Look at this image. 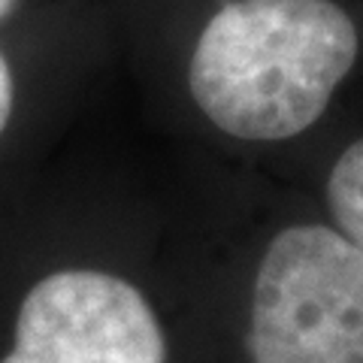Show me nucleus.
<instances>
[{
	"label": "nucleus",
	"instance_id": "f257e3e1",
	"mask_svg": "<svg viewBox=\"0 0 363 363\" xmlns=\"http://www.w3.org/2000/svg\"><path fill=\"white\" fill-rule=\"evenodd\" d=\"M360 58L342 0H224L191 43L185 88L224 140L288 149L333 124Z\"/></svg>",
	"mask_w": 363,
	"mask_h": 363
},
{
	"label": "nucleus",
	"instance_id": "f03ea898",
	"mask_svg": "<svg viewBox=\"0 0 363 363\" xmlns=\"http://www.w3.org/2000/svg\"><path fill=\"white\" fill-rule=\"evenodd\" d=\"M240 363H363V252L312 197L257 240Z\"/></svg>",
	"mask_w": 363,
	"mask_h": 363
},
{
	"label": "nucleus",
	"instance_id": "7ed1b4c3",
	"mask_svg": "<svg viewBox=\"0 0 363 363\" xmlns=\"http://www.w3.org/2000/svg\"><path fill=\"white\" fill-rule=\"evenodd\" d=\"M0 363H173V339L136 279L106 267H64L21 297Z\"/></svg>",
	"mask_w": 363,
	"mask_h": 363
},
{
	"label": "nucleus",
	"instance_id": "20e7f679",
	"mask_svg": "<svg viewBox=\"0 0 363 363\" xmlns=\"http://www.w3.org/2000/svg\"><path fill=\"white\" fill-rule=\"evenodd\" d=\"M309 197L363 252V128L327 136Z\"/></svg>",
	"mask_w": 363,
	"mask_h": 363
},
{
	"label": "nucleus",
	"instance_id": "39448f33",
	"mask_svg": "<svg viewBox=\"0 0 363 363\" xmlns=\"http://www.w3.org/2000/svg\"><path fill=\"white\" fill-rule=\"evenodd\" d=\"M13 109H16V76L6 55L0 52V136H4L9 118H13Z\"/></svg>",
	"mask_w": 363,
	"mask_h": 363
},
{
	"label": "nucleus",
	"instance_id": "423d86ee",
	"mask_svg": "<svg viewBox=\"0 0 363 363\" xmlns=\"http://www.w3.org/2000/svg\"><path fill=\"white\" fill-rule=\"evenodd\" d=\"M16 4H18V0H0V21H4L9 13H13Z\"/></svg>",
	"mask_w": 363,
	"mask_h": 363
}]
</instances>
